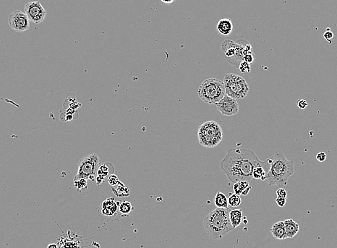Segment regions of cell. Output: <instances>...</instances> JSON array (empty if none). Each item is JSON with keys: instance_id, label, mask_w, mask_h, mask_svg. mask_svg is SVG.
I'll return each mask as SVG.
<instances>
[{"instance_id": "9", "label": "cell", "mask_w": 337, "mask_h": 248, "mask_svg": "<svg viewBox=\"0 0 337 248\" xmlns=\"http://www.w3.org/2000/svg\"><path fill=\"white\" fill-rule=\"evenodd\" d=\"M9 27L20 33L27 31L30 28V21L25 12L20 10L14 11L8 17Z\"/></svg>"}, {"instance_id": "2", "label": "cell", "mask_w": 337, "mask_h": 248, "mask_svg": "<svg viewBox=\"0 0 337 248\" xmlns=\"http://www.w3.org/2000/svg\"><path fill=\"white\" fill-rule=\"evenodd\" d=\"M295 172L294 161L287 159L281 149L274 153L271 168L266 175V180L270 186L276 185L280 188L286 186L288 179Z\"/></svg>"}, {"instance_id": "1", "label": "cell", "mask_w": 337, "mask_h": 248, "mask_svg": "<svg viewBox=\"0 0 337 248\" xmlns=\"http://www.w3.org/2000/svg\"><path fill=\"white\" fill-rule=\"evenodd\" d=\"M262 161L252 150L243 148L230 149L220 162L221 170L231 182L248 181L253 179L255 168Z\"/></svg>"}, {"instance_id": "25", "label": "cell", "mask_w": 337, "mask_h": 248, "mask_svg": "<svg viewBox=\"0 0 337 248\" xmlns=\"http://www.w3.org/2000/svg\"><path fill=\"white\" fill-rule=\"evenodd\" d=\"M120 182H121V181L119 180L118 176L115 175L114 174H110L108 177L109 184L112 187L115 186V185H118Z\"/></svg>"}, {"instance_id": "7", "label": "cell", "mask_w": 337, "mask_h": 248, "mask_svg": "<svg viewBox=\"0 0 337 248\" xmlns=\"http://www.w3.org/2000/svg\"><path fill=\"white\" fill-rule=\"evenodd\" d=\"M100 166V159L96 153H90L82 158L78 163V172L75 178H84L94 182Z\"/></svg>"}, {"instance_id": "13", "label": "cell", "mask_w": 337, "mask_h": 248, "mask_svg": "<svg viewBox=\"0 0 337 248\" xmlns=\"http://www.w3.org/2000/svg\"><path fill=\"white\" fill-rule=\"evenodd\" d=\"M270 231H271L272 236L274 237V238H275L276 239H287L284 221H280V222H275V223L273 224Z\"/></svg>"}, {"instance_id": "5", "label": "cell", "mask_w": 337, "mask_h": 248, "mask_svg": "<svg viewBox=\"0 0 337 248\" xmlns=\"http://www.w3.org/2000/svg\"><path fill=\"white\" fill-rule=\"evenodd\" d=\"M221 125L215 121H208L199 126L197 138L202 147L214 148L223 140Z\"/></svg>"}, {"instance_id": "21", "label": "cell", "mask_w": 337, "mask_h": 248, "mask_svg": "<svg viewBox=\"0 0 337 248\" xmlns=\"http://www.w3.org/2000/svg\"><path fill=\"white\" fill-rule=\"evenodd\" d=\"M118 203V207H119L120 212L123 215H128L132 212L134 209L131 202L127 201H123L121 202Z\"/></svg>"}, {"instance_id": "27", "label": "cell", "mask_w": 337, "mask_h": 248, "mask_svg": "<svg viewBox=\"0 0 337 248\" xmlns=\"http://www.w3.org/2000/svg\"><path fill=\"white\" fill-rule=\"evenodd\" d=\"M276 194H277V198H287V195H288L286 190L283 187L278 189Z\"/></svg>"}, {"instance_id": "26", "label": "cell", "mask_w": 337, "mask_h": 248, "mask_svg": "<svg viewBox=\"0 0 337 248\" xmlns=\"http://www.w3.org/2000/svg\"><path fill=\"white\" fill-rule=\"evenodd\" d=\"M333 38H334L333 33H332V31H330V28H327V31H326L325 33H324V39H325L326 41L328 42V43H330V44H331V43H332V39H333Z\"/></svg>"}, {"instance_id": "3", "label": "cell", "mask_w": 337, "mask_h": 248, "mask_svg": "<svg viewBox=\"0 0 337 248\" xmlns=\"http://www.w3.org/2000/svg\"><path fill=\"white\" fill-rule=\"evenodd\" d=\"M229 209L216 208L205 216L203 220L204 228L210 238L222 239L227 233L234 230L229 220Z\"/></svg>"}, {"instance_id": "24", "label": "cell", "mask_w": 337, "mask_h": 248, "mask_svg": "<svg viewBox=\"0 0 337 248\" xmlns=\"http://www.w3.org/2000/svg\"><path fill=\"white\" fill-rule=\"evenodd\" d=\"M238 69L243 73H250L251 71V68H250V64L245 61L240 62L239 65Z\"/></svg>"}, {"instance_id": "23", "label": "cell", "mask_w": 337, "mask_h": 248, "mask_svg": "<svg viewBox=\"0 0 337 248\" xmlns=\"http://www.w3.org/2000/svg\"><path fill=\"white\" fill-rule=\"evenodd\" d=\"M242 199L240 195L235 193H229L228 198L229 206L232 207H237L241 204Z\"/></svg>"}, {"instance_id": "32", "label": "cell", "mask_w": 337, "mask_h": 248, "mask_svg": "<svg viewBox=\"0 0 337 248\" xmlns=\"http://www.w3.org/2000/svg\"><path fill=\"white\" fill-rule=\"evenodd\" d=\"M160 1H161V2L163 3V4H172V3H174L176 0H160Z\"/></svg>"}, {"instance_id": "17", "label": "cell", "mask_w": 337, "mask_h": 248, "mask_svg": "<svg viewBox=\"0 0 337 248\" xmlns=\"http://www.w3.org/2000/svg\"><path fill=\"white\" fill-rule=\"evenodd\" d=\"M229 220L234 229L240 226L243 220V209H237L229 211Z\"/></svg>"}, {"instance_id": "4", "label": "cell", "mask_w": 337, "mask_h": 248, "mask_svg": "<svg viewBox=\"0 0 337 248\" xmlns=\"http://www.w3.org/2000/svg\"><path fill=\"white\" fill-rule=\"evenodd\" d=\"M197 94L204 103L216 105L226 95L224 83L217 78H207L200 85Z\"/></svg>"}, {"instance_id": "11", "label": "cell", "mask_w": 337, "mask_h": 248, "mask_svg": "<svg viewBox=\"0 0 337 248\" xmlns=\"http://www.w3.org/2000/svg\"><path fill=\"white\" fill-rule=\"evenodd\" d=\"M271 163H272V159H267L258 164L253 170V178L262 181L266 180V175L271 168Z\"/></svg>"}, {"instance_id": "22", "label": "cell", "mask_w": 337, "mask_h": 248, "mask_svg": "<svg viewBox=\"0 0 337 248\" xmlns=\"http://www.w3.org/2000/svg\"><path fill=\"white\" fill-rule=\"evenodd\" d=\"M74 186L79 193L86 191L88 188V179L84 178H74Z\"/></svg>"}, {"instance_id": "29", "label": "cell", "mask_w": 337, "mask_h": 248, "mask_svg": "<svg viewBox=\"0 0 337 248\" xmlns=\"http://www.w3.org/2000/svg\"><path fill=\"white\" fill-rule=\"evenodd\" d=\"M286 198H277L276 199V203L279 207H284L286 204Z\"/></svg>"}, {"instance_id": "16", "label": "cell", "mask_w": 337, "mask_h": 248, "mask_svg": "<svg viewBox=\"0 0 337 248\" xmlns=\"http://www.w3.org/2000/svg\"><path fill=\"white\" fill-rule=\"evenodd\" d=\"M217 28L221 34L224 35L230 34L233 30L232 20L230 19H222L218 22Z\"/></svg>"}, {"instance_id": "12", "label": "cell", "mask_w": 337, "mask_h": 248, "mask_svg": "<svg viewBox=\"0 0 337 248\" xmlns=\"http://www.w3.org/2000/svg\"><path fill=\"white\" fill-rule=\"evenodd\" d=\"M118 205L114 198H108L102 203L101 213L107 217H112L117 213Z\"/></svg>"}, {"instance_id": "30", "label": "cell", "mask_w": 337, "mask_h": 248, "mask_svg": "<svg viewBox=\"0 0 337 248\" xmlns=\"http://www.w3.org/2000/svg\"><path fill=\"white\" fill-rule=\"evenodd\" d=\"M297 105H298V108L300 109L303 110L308 106V103L306 100H303V99H300L297 102Z\"/></svg>"}, {"instance_id": "10", "label": "cell", "mask_w": 337, "mask_h": 248, "mask_svg": "<svg viewBox=\"0 0 337 248\" xmlns=\"http://www.w3.org/2000/svg\"><path fill=\"white\" fill-rule=\"evenodd\" d=\"M215 105L217 109L224 116H234L239 112V105L237 100L229 97L227 94Z\"/></svg>"}, {"instance_id": "20", "label": "cell", "mask_w": 337, "mask_h": 248, "mask_svg": "<svg viewBox=\"0 0 337 248\" xmlns=\"http://www.w3.org/2000/svg\"><path fill=\"white\" fill-rule=\"evenodd\" d=\"M109 174V166L106 164H102L99 166L97 171V175L96 177V185H101L104 182L106 178L108 177Z\"/></svg>"}, {"instance_id": "28", "label": "cell", "mask_w": 337, "mask_h": 248, "mask_svg": "<svg viewBox=\"0 0 337 248\" xmlns=\"http://www.w3.org/2000/svg\"><path fill=\"white\" fill-rule=\"evenodd\" d=\"M255 60V55L253 53V52H250V53L247 54L245 55L243 58V61L248 62V63L251 64L254 62Z\"/></svg>"}, {"instance_id": "14", "label": "cell", "mask_w": 337, "mask_h": 248, "mask_svg": "<svg viewBox=\"0 0 337 248\" xmlns=\"http://www.w3.org/2000/svg\"><path fill=\"white\" fill-rule=\"evenodd\" d=\"M285 225V233H286L287 238H293L299 232V225L292 219H288L284 221Z\"/></svg>"}, {"instance_id": "31", "label": "cell", "mask_w": 337, "mask_h": 248, "mask_svg": "<svg viewBox=\"0 0 337 248\" xmlns=\"http://www.w3.org/2000/svg\"><path fill=\"white\" fill-rule=\"evenodd\" d=\"M327 159V155L324 152H320L318 153L317 155V160L319 162H324Z\"/></svg>"}, {"instance_id": "6", "label": "cell", "mask_w": 337, "mask_h": 248, "mask_svg": "<svg viewBox=\"0 0 337 248\" xmlns=\"http://www.w3.org/2000/svg\"><path fill=\"white\" fill-rule=\"evenodd\" d=\"M223 83L226 94L235 100L246 97L250 91L249 86L245 78L233 73L226 74Z\"/></svg>"}, {"instance_id": "8", "label": "cell", "mask_w": 337, "mask_h": 248, "mask_svg": "<svg viewBox=\"0 0 337 248\" xmlns=\"http://www.w3.org/2000/svg\"><path fill=\"white\" fill-rule=\"evenodd\" d=\"M25 13L30 22L34 24H41L46 17V9L43 8L40 1H30L25 6Z\"/></svg>"}, {"instance_id": "33", "label": "cell", "mask_w": 337, "mask_h": 248, "mask_svg": "<svg viewBox=\"0 0 337 248\" xmlns=\"http://www.w3.org/2000/svg\"><path fill=\"white\" fill-rule=\"evenodd\" d=\"M47 248H58V246L56 243H50L47 246Z\"/></svg>"}, {"instance_id": "18", "label": "cell", "mask_w": 337, "mask_h": 248, "mask_svg": "<svg viewBox=\"0 0 337 248\" xmlns=\"http://www.w3.org/2000/svg\"><path fill=\"white\" fill-rule=\"evenodd\" d=\"M215 205L220 209H228V198L224 193L218 192L214 197Z\"/></svg>"}, {"instance_id": "19", "label": "cell", "mask_w": 337, "mask_h": 248, "mask_svg": "<svg viewBox=\"0 0 337 248\" xmlns=\"http://www.w3.org/2000/svg\"><path fill=\"white\" fill-rule=\"evenodd\" d=\"M112 190L115 196L118 197V198H124V197H128L130 195L129 188L122 182H120L118 185L114 187H112Z\"/></svg>"}, {"instance_id": "15", "label": "cell", "mask_w": 337, "mask_h": 248, "mask_svg": "<svg viewBox=\"0 0 337 248\" xmlns=\"http://www.w3.org/2000/svg\"><path fill=\"white\" fill-rule=\"evenodd\" d=\"M252 187L250 186L249 182L248 181H238L234 183L233 190L234 193L238 195H248L251 190Z\"/></svg>"}]
</instances>
